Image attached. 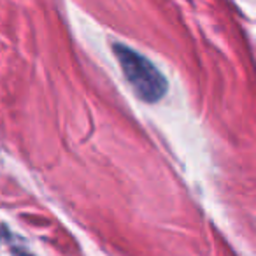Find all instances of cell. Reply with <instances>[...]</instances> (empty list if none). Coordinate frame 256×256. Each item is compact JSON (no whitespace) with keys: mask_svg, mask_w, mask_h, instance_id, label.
<instances>
[{"mask_svg":"<svg viewBox=\"0 0 256 256\" xmlns=\"http://www.w3.org/2000/svg\"><path fill=\"white\" fill-rule=\"evenodd\" d=\"M116 60L120 62L126 81L140 100L148 104H154L165 96L168 90V82L165 76L154 67L151 60L137 53L132 48L116 42L112 46Z\"/></svg>","mask_w":256,"mask_h":256,"instance_id":"cell-1","label":"cell"}]
</instances>
